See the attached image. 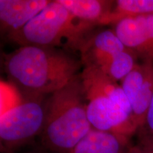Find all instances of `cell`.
<instances>
[{
	"label": "cell",
	"instance_id": "obj_1",
	"mask_svg": "<svg viewBox=\"0 0 153 153\" xmlns=\"http://www.w3.org/2000/svg\"><path fill=\"white\" fill-rule=\"evenodd\" d=\"M81 61L51 47L21 46L4 60L8 79L28 97L60 90L79 75Z\"/></svg>",
	"mask_w": 153,
	"mask_h": 153
},
{
	"label": "cell",
	"instance_id": "obj_9",
	"mask_svg": "<svg viewBox=\"0 0 153 153\" xmlns=\"http://www.w3.org/2000/svg\"><path fill=\"white\" fill-rule=\"evenodd\" d=\"M129 140L120 134L92 128L71 153H128Z\"/></svg>",
	"mask_w": 153,
	"mask_h": 153
},
{
	"label": "cell",
	"instance_id": "obj_7",
	"mask_svg": "<svg viewBox=\"0 0 153 153\" xmlns=\"http://www.w3.org/2000/svg\"><path fill=\"white\" fill-rule=\"evenodd\" d=\"M51 1L0 0L1 30L7 36L22 28L39 14Z\"/></svg>",
	"mask_w": 153,
	"mask_h": 153
},
{
	"label": "cell",
	"instance_id": "obj_3",
	"mask_svg": "<svg viewBox=\"0 0 153 153\" xmlns=\"http://www.w3.org/2000/svg\"><path fill=\"white\" fill-rule=\"evenodd\" d=\"M93 25L74 17L58 0L51 1L22 28L7 36L21 46L55 48L65 45L79 51Z\"/></svg>",
	"mask_w": 153,
	"mask_h": 153
},
{
	"label": "cell",
	"instance_id": "obj_12",
	"mask_svg": "<svg viewBox=\"0 0 153 153\" xmlns=\"http://www.w3.org/2000/svg\"><path fill=\"white\" fill-rule=\"evenodd\" d=\"M137 57L135 53L126 48L115 55L104 72L114 81L123 80L136 65Z\"/></svg>",
	"mask_w": 153,
	"mask_h": 153
},
{
	"label": "cell",
	"instance_id": "obj_13",
	"mask_svg": "<svg viewBox=\"0 0 153 153\" xmlns=\"http://www.w3.org/2000/svg\"><path fill=\"white\" fill-rule=\"evenodd\" d=\"M136 146L144 153H151L153 151V95L151 102L145 115L144 120L137 128Z\"/></svg>",
	"mask_w": 153,
	"mask_h": 153
},
{
	"label": "cell",
	"instance_id": "obj_6",
	"mask_svg": "<svg viewBox=\"0 0 153 153\" xmlns=\"http://www.w3.org/2000/svg\"><path fill=\"white\" fill-rule=\"evenodd\" d=\"M80 78L87 100L98 97H105L131 113V106L123 92L121 86L118 85L101 69L92 66L84 67Z\"/></svg>",
	"mask_w": 153,
	"mask_h": 153
},
{
	"label": "cell",
	"instance_id": "obj_17",
	"mask_svg": "<svg viewBox=\"0 0 153 153\" xmlns=\"http://www.w3.org/2000/svg\"><path fill=\"white\" fill-rule=\"evenodd\" d=\"M151 153H153V151H152V152H151Z\"/></svg>",
	"mask_w": 153,
	"mask_h": 153
},
{
	"label": "cell",
	"instance_id": "obj_10",
	"mask_svg": "<svg viewBox=\"0 0 153 153\" xmlns=\"http://www.w3.org/2000/svg\"><path fill=\"white\" fill-rule=\"evenodd\" d=\"M71 14L93 26L101 23L109 14L114 1L101 0H58Z\"/></svg>",
	"mask_w": 153,
	"mask_h": 153
},
{
	"label": "cell",
	"instance_id": "obj_16",
	"mask_svg": "<svg viewBox=\"0 0 153 153\" xmlns=\"http://www.w3.org/2000/svg\"><path fill=\"white\" fill-rule=\"evenodd\" d=\"M25 153H44L41 151H37V150H33V151H29V152H25Z\"/></svg>",
	"mask_w": 153,
	"mask_h": 153
},
{
	"label": "cell",
	"instance_id": "obj_11",
	"mask_svg": "<svg viewBox=\"0 0 153 153\" xmlns=\"http://www.w3.org/2000/svg\"><path fill=\"white\" fill-rule=\"evenodd\" d=\"M153 16V0H118L101 25L115 24L126 17Z\"/></svg>",
	"mask_w": 153,
	"mask_h": 153
},
{
	"label": "cell",
	"instance_id": "obj_4",
	"mask_svg": "<svg viewBox=\"0 0 153 153\" xmlns=\"http://www.w3.org/2000/svg\"><path fill=\"white\" fill-rule=\"evenodd\" d=\"M41 99L42 97H30L1 111V152L14 153L16 149L40 136L45 122V103Z\"/></svg>",
	"mask_w": 153,
	"mask_h": 153
},
{
	"label": "cell",
	"instance_id": "obj_2",
	"mask_svg": "<svg viewBox=\"0 0 153 153\" xmlns=\"http://www.w3.org/2000/svg\"><path fill=\"white\" fill-rule=\"evenodd\" d=\"M87 106L80 74L50 94L45 102V122L40 135L43 148L53 153H71L92 129Z\"/></svg>",
	"mask_w": 153,
	"mask_h": 153
},
{
	"label": "cell",
	"instance_id": "obj_14",
	"mask_svg": "<svg viewBox=\"0 0 153 153\" xmlns=\"http://www.w3.org/2000/svg\"><path fill=\"white\" fill-rule=\"evenodd\" d=\"M137 17H138L140 22L144 25L149 35L153 40V16L150 15V16H139Z\"/></svg>",
	"mask_w": 153,
	"mask_h": 153
},
{
	"label": "cell",
	"instance_id": "obj_8",
	"mask_svg": "<svg viewBox=\"0 0 153 153\" xmlns=\"http://www.w3.org/2000/svg\"><path fill=\"white\" fill-rule=\"evenodd\" d=\"M114 32L124 46L153 62V40L138 17H126L116 23Z\"/></svg>",
	"mask_w": 153,
	"mask_h": 153
},
{
	"label": "cell",
	"instance_id": "obj_15",
	"mask_svg": "<svg viewBox=\"0 0 153 153\" xmlns=\"http://www.w3.org/2000/svg\"><path fill=\"white\" fill-rule=\"evenodd\" d=\"M128 153H144V152H143V151L135 145H131Z\"/></svg>",
	"mask_w": 153,
	"mask_h": 153
},
{
	"label": "cell",
	"instance_id": "obj_5",
	"mask_svg": "<svg viewBox=\"0 0 153 153\" xmlns=\"http://www.w3.org/2000/svg\"><path fill=\"white\" fill-rule=\"evenodd\" d=\"M126 48L114 30L107 29L89 33L79 51L84 67H96L105 72L115 55Z\"/></svg>",
	"mask_w": 153,
	"mask_h": 153
}]
</instances>
